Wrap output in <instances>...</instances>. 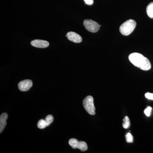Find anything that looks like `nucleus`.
Here are the masks:
<instances>
[{"label":"nucleus","mask_w":153,"mask_h":153,"mask_svg":"<svg viewBox=\"0 0 153 153\" xmlns=\"http://www.w3.org/2000/svg\"><path fill=\"white\" fill-rule=\"evenodd\" d=\"M123 126L124 128L127 129L129 128L130 125V121L129 118L128 117L126 116L123 119Z\"/></svg>","instance_id":"12"},{"label":"nucleus","mask_w":153,"mask_h":153,"mask_svg":"<svg viewBox=\"0 0 153 153\" xmlns=\"http://www.w3.org/2000/svg\"><path fill=\"white\" fill-rule=\"evenodd\" d=\"M54 120V117L52 115H48L45 120L41 119L38 122L37 126L40 129H44L49 126Z\"/></svg>","instance_id":"6"},{"label":"nucleus","mask_w":153,"mask_h":153,"mask_svg":"<svg viewBox=\"0 0 153 153\" xmlns=\"http://www.w3.org/2000/svg\"><path fill=\"white\" fill-rule=\"evenodd\" d=\"M83 25L88 31L93 33L97 32L100 27L98 23L92 20H85L83 22Z\"/></svg>","instance_id":"4"},{"label":"nucleus","mask_w":153,"mask_h":153,"mask_svg":"<svg viewBox=\"0 0 153 153\" xmlns=\"http://www.w3.org/2000/svg\"><path fill=\"white\" fill-rule=\"evenodd\" d=\"M84 1L85 4L88 5H91L94 3V0H84Z\"/></svg>","instance_id":"16"},{"label":"nucleus","mask_w":153,"mask_h":153,"mask_svg":"<svg viewBox=\"0 0 153 153\" xmlns=\"http://www.w3.org/2000/svg\"><path fill=\"white\" fill-rule=\"evenodd\" d=\"M31 44L33 47L39 48H45L49 47L48 41L41 40H35L31 41Z\"/></svg>","instance_id":"9"},{"label":"nucleus","mask_w":153,"mask_h":153,"mask_svg":"<svg viewBox=\"0 0 153 153\" xmlns=\"http://www.w3.org/2000/svg\"><path fill=\"white\" fill-rule=\"evenodd\" d=\"M66 37L69 41L75 43H81L82 41V38L77 33L73 32H68L66 35Z\"/></svg>","instance_id":"8"},{"label":"nucleus","mask_w":153,"mask_h":153,"mask_svg":"<svg viewBox=\"0 0 153 153\" xmlns=\"http://www.w3.org/2000/svg\"><path fill=\"white\" fill-rule=\"evenodd\" d=\"M129 60L134 65L144 71H148L151 68L149 60L141 54L134 53L129 56Z\"/></svg>","instance_id":"1"},{"label":"nucleus","mask_w":153,"mask_h":153,"mask_svg":"<svg viewBox=\"0 0 153 153\" xmlns=\"http://www.w3.org/2000/svg\"><path fill=\"white\" fill-rule=\"evenodd\" d=\"M33 81L30 79H25L19 82L18 87L19 90L22 91H27L32 87Z\"/></svg>","instance_id":"7"},{"label":"nucleus","mask_w":153,"mask_h":153,"mask_svg":"<svg viewBox=\"0 0 153 153\" xmlns=\"http://www.w3.org/2000/svg\"><path fill=\"white\" fill-rule=\"evenodd\" d=\"M145 97L146 98L148 99L149 100H153V94L149 93H146L145 94Z\"/></svg>","instance_id":"15"},{"label":"nucleus","mask_w":153,"mask_h":153,"mask_svg":"<svg viewBox=\"0 0 153 153\" xmlns=\"http://www.w3.org/2000/svg\"><path fill=\"white\" fill-rule=\"evenodd\" d=\"M8 117L7 114L4 113L0 117V133H1L7 125V120Z\"/></svg>","instance_id":"10"},{"label":"nucleus","mask_w":153,"mask_h":153,"mask_svg":"<svg viewBox=\"0 0 153 153\" xmlns=\"http://www.w3.org/2000/svg\"><path fill=\"white\" fill-rule=\"evenodd\" d=\"M146 13L148 16L153 19V2L150 3L147 7Z\"/></svg>","instance_id":"11"},{"label":"nucleus","mask_w":153,"mask_h":153,"mask_svg":"<svg viewBox=\"0 0 153 153\" xmlns=\"http://www.w3.org/2000/svg\"><path fill=\"white\" fill-rule=\"evenodd\" d=\"M83 105L86 111L89 114L94 115L95 114V108L94 103V98L91 96H88L83 100Z\"/></svg>","instance_id":"3"},{"label":"nucleus","mask_w":153,"mask_h":153,"mask_svg":"<svg viewBox=\"0 0 153 153\" xmlns=\"http://www.w3.org/2000/svg\"><path fill=\"white\" fill-rule=\"evenodd\" d=\"M126 140L128 143H132L133 142V137L131 134L128 133L126 136Z\"/></svg>","instance_id":"13"},{"label":"nucleus","mask_w":153,"mask_h":153,"mask_svg":"<svg viewBox=\"0 0 153 153\" xmlns=\"http://www.w3.org/2000/svg\"><path fill=\"white\" fill-rule=\"evenodd\" d=\"M69 145L73 149H78L82 152H85L88 149V146L86 143L84 141H78L75 139H71L68 141Z\"/></svg>","instance_id":"5"},{"label":"nucleus","mask_w":153,"mask_h":153,"mask_svg":"<svg viewBox=\"0 0 153 153\" xmlns=\"http://www.w3.org/2000/svg\"><path fill=\"white\" fill-rule=\"evenodd\" d=\"M152 110V108L151 107H148L144 110L145 114L147 117H149L150 116L151 111Z\"/></svg>","instance_id":"14"},{"label":"nucleus","mask_w":153,"mask_h":153,"mask_svg":"<svg viewBox=\"0 0 153 153\" xmlns=\"http://www.w3.org/2000/svg\"><path fill=\"white\" fill-rule=\"evenodd\" d=\"M137 24L135 21L130 19L121 25L120 28V33L123 36H128L131 34L134 30Z\"/></svg>","instance_id":"2"}]
</instances>
